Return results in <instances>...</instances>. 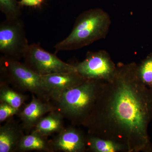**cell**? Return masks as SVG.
<instances>
[{"instance_id": "obj_11", "label": "cell", "mask_w": 152, "mask_h": 152, "mask_svg": "<svg viewBox=\"0 0 152 152\" xmlns=\"http://www.w3.org/2000/svg\"><path fill=\"white\" fill-rule=\"evenodd\" d=\"M24 130L21 124L11 118L0 127V152H16Z\"/></svg>"}, {"instance_id": "obj_15", "label": "cell", "mask_w": 152, "mask_h": 152, "mask_svg": "<svg viewBox=\"0 0 152 152\" xmlns=\"http://www.w3.org/2000/svg\"><path fill=\"white\" fill-rule=\"evenodd\" d=\"M86 146L94 152H115L118 151L120 146L110 140H102L94 136L86 138Z\"/></svg>"}, {"instance_id": "obj_14", "label": "cell", "mask_w": 152, "mask_h": 152, "mask_svg": "<svg viewBox=\"0 0 152 152\" xmlns=\"http://www.w3.org/2000/svg\"><path fill=\"white\" fill-rule=\"evenodd\" d=\"M28 96L18 92L5 83H0V102H5L14 107H22Z\"/></svg>"}, {"instance_id": "obj_12", "label": "cell", "mask_w": 152, "mask_h": 152, "mask_svg": "<svg viewBox=\"0 0 152 152\" xmlns=\"http://www.w3.org/2000/svg\"><path fill=\"white\" fill-rule=\"evenodd\" d=\"M31 151L54 152L48 137L43 135L35 131H32L30 134H25L23 137L17 152Z\"/></svg>"}, {"instance_id": "obj_18", "label": "cell", "mask_w": 152, "mask_h": 152, "mask_svg": "<svg viewBox=\"0 0 152 152\" xmlns=\"http://www.w3.org/2000/svg\"><path fill=\"white\" fill-rule=\"evenodd\" d=\"M14 107L3 102H0V123L6 121L15 115H18L23 108Z\"/></svg>"}, {"instance_id": "obj_6", "label": "cell", "mask_w": 152, "mask_h": 152, "mask_svg": "<svg viewBox=\"0 0 152 152\" xmlns=\"http://www.w3.org/2000/svg\"><path fill=\"white\" fill-rule=\"evenodd\" d=\"M23 59L28 67L41 76L77 72L74 64L65 62L55 54L47 51L39 43L29 45Z\"/></svg>"}, {"instance_id": "obj_1", "label": "cell", "mask_w": 152, "mask_h": 152, "mask_svg": "<svg viewBox=\"0 0 152 152\" xmlns=\"http://www.w3.org/2000/svg\"><path fill=\"white\" fill-rule=\"evenodd\" d=\"M134 63L117 66L106 105V116L120 138H125L129 148L151 149L148 128L152 120V88L139 77Z\"/></svg>"}, {"instance_id": "obj_7", "label": "cell", "mask_w": 152, "mask_h": 152, "mask_svg": "<svg viewBox=\"0 0 152 152\" xmlns=\"http://www.w3.org/2000/svg\"><path fill=\"white\" fill-rule=\"evenodd\" d=\"M74 65L77 72L87 80H108L113 75L116 68L108 53L104 50L88 52L83 61Z\"/></svg>"}, {"instance_id": "obj_8", "label": "cell", "mask_w": 152, "mask_h": 152, "mask_svg": "<svg viewBox=\"0 0 152 152\" xmlns=\"http://www.w3.org/2000/svg\"><path fill=\"white\" fill-rule=\"evenodd\" d=\"M42 78L44 86L54 102L63 93L87 80L77 72L50 74L42 76Z\"/></svg>"}, {"instance_id": "obj_2", "label": "cell", "mask_w": 152, "mask_h": 152, "mask_svg": "<svg viewBox=\"0 0 152 152\" xmlns=\"http://www.w3.org/2000/svg\"><path fill=\"white\" fill-rule=\"evenodd\" d=\"M111 23L110 15L102 9L84 11L77 17L69 34L55 45L56 51L78 50L105 39Z\"/></svg>"}, {"instance_id": "obj_5", "label": "cell", "mask_w": 152, "mask_h": 152, "mask_svg": "<svg viewBox=\"0 0 152 152\" xmlns=\"http://www.w3.org/2000/svg\"><path fill=\"white\" fill-rule=\"evenodd\" d=\"M24 25L19 18L6 19L0 24V53L1 56L20 61L29 46Z\"/></svg>"}, {"instance_id": "obj_16", "label": "cell", "mask_w": 152, "mask_h": 152, "mask_svg": "<svg viewBox=\"0 0 152 152\" xmlns=\"http://www.w3.org/2000/svg\"><path fill=\"white\" fill-rule=\"evenodd\" d=\"M21 9L17 0H0V10L6 19L19 18L21 15Z\"/></svg>"}, {"instance_id": "obj_4", "label": "cell", "mask_w": 152, "mask_h": 152, "mask_svg": "<svg viewBox=\"0 0 152 152\" xmlns=\"http://www.w3.org/2000/svg\"><path fill=\"white\" fill-rule=\"evenodd\" d=\"M0 76V83L11 85L22 91L29 92L42 100H52L42 76L36 73L24 63L1 56Z\"/></svg>"}, {"instance_id": "obj_3", "label": "cell", "mask_w": 152, "mask_h": 152, "mask_svg": "<svg viewBox=\"0 0 152 152\" xmlns=\"http://www.w3.org/2000/svg\"><path fill=\"white\" fill-rule=\"evenodd\" d=\"M99 80H87L63 93L54 102L64 118L73 124L83 125L96 100Z\"/></svg>"}, {"instance_id": "obj_13", "label": "cell", "mask_w": 152, "mask_h": 152, "mask_svg": "<svg viewBox=\"0 0 152 152\" xmlns=\"http://www.w3.org/2000/svg\"><path fill=\"white\" fill-rule=\"evenodd\" d=\"M64 118L58 110H55L42 118L32 131L46 137L57 134L65 127Z\"/></svg>"}, {"instance_id": "obj_19", "label": "cell", "mask_w": 152, "mask_h": 152, "mask_svg": "<svg viewBox=\"0 0 152 152\" xmlns=\"http://www.w3.org/2000/svg\"><path fill=\"white\" fill-rule=\"evenodd\" d=\"M45 1V0H20L19 4L21 7H28L37 8L42 5Z\"/></svg>"}, {"instance_id": "obj_10", "label": "cell", "mask_w": 152, "mask_h": 152, "mask_svg": "<svg viewBox=\"0 0 152 152\" xmlns=\"http://www.w3.org/2000/svg\"><path fill=\"white\" fill-rule=\"evenodd\" d=\"M86 138L73 127H65L50 142L54 152H83L86 149Z\"/></svg>"}, {"instance_id": "obj_17", "label": "cell", "mask_w": 152, "mask_h": 152, "mask_svg": "<svg viewBox=\"0 0 152 152\" xmlns=\"http://www.w3.org/2000/svg\"><path fill=\"white\" fill-rule=\"evenodd\" d=\"M139 77L144 84L152 88V54L149 55L138 67Z\"/></svg>"}, {"instance_id": "obj_9", "label": "cell", "mask_w": 152, "mask_h": 152, "mask_svg": "<svg viewBox=\"0 0 152 152\" xmlns=\"http://www.w3.org/2000/svg\"><path fill=\"white\" fill-rule=\"evenodd\" d=\"M58 110L55 104L42 100L33 95L31 100L25 105L18 115L26 134L34 129L42 118L50 112Z\"/></svg>"}]
</instances>
